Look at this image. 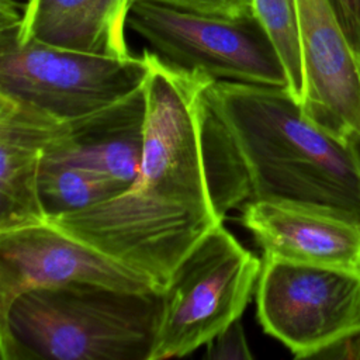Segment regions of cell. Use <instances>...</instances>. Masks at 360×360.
Instances as JSON below:
<instances>
[{
	"mask_svg": "<svg viewBox=\"0 0 360 360\" xmlns=\"http://www.w3.org/2000/svg\"><path fill=\"white\" fill-rule=\"evenodd\" d=\"M263 260L224 226L212 228L160 291L149 360L183 357L239 319L257 285Z\"/></svg>",
	"mask_w": 360,
	"mask_h": 360,
	"instance_id": "5",
	"label": "cell"
},
{
	"mask_svg": "<svg viewBox=\"0 0 360 360\" xmlns=\"http://www.w3.org/2000/svg\"><path fill=\"white\" fill-rule=\"evenodd\" d=\"M22 6L0 1V94L70 121L110 105L145 84L141 56H105L17 37Z\"/></svg>",
	"mask_w": 360,
	"mask_h": 360,
	"instance_id": "3",
	"label": "cell"
},
{
	"mask_svg": "<svg viewBox=\"0 0 360 360\" xmlns=\"http://www.w3.org/2000/svg\"><path fill=\"white\" fill-rule=\"evenodd\" d=\"M150 1L170 4L174 7L186 8L197 13L224 15V17H232V18L253 15L252 0H150Z\"/></svg>",
	"mask_w": 360,
	"mask_h": 360,
	"instance_id": "17",
	"label": "cell"
},
{
	"mask_svg": "<svg viewBox=\"0 0 360 360\" xmlns=\"http://www.w3.org/2000/svg\"><path fill=\"white\" fill-rule=\"evenodd\" d=\"M252 6L253 14L269 34L284 65L288 79V91L301 105L305 91V79L297 0H252Z\"/></svg>",
	"mask_w": 360,
	"mask_h": 360,
	"instance_id": "15",
	"label": "cell"
},
{
	"mask_svg": "<svg viewBox=\"0 0 360 360\" xmlns=\"http://www.w3.org/2000/svg\"><path fill=\"white\" fill-rule=\"evenodd\" d=\"M336 17L354 46L360 53V0H329Z\"/></svg>",
	"mask_w": 360,
	"mask_h": 360,
	"instance_id": "18",
	"label": "cell"
},
{
	"mask_svg": "<svg viewBox=\"0 0 360 360\" xmlns=\"http://www.w3.org/2000/svg\"><path fill=\"white\" fill-rule=\"evenodd\" d=\"M135 0H27L17 37L52 46L125 58L128 15Z\"/></svg>",
	"mask_w": 360,
	"mask_h": 360,
	"instance_id": "13",
	"label": "cell"
},
{
	"mask_svg": "<svg viewBox=\"0 0 360 360\" xmlns=\"http://www.w3.org/2000/svg\"><path fill=\"white\" fill-rule=\"evenodd\" d=\"M146 118L143 86L76 120L45 149L131 186L139 173Z\"/></svg>",
	"mask_w": 360,
	"mask_h": 360,
	"instance_id": "12",
	"label": "cell"
},
{
	"mask_svg": "<svg viewBox=\"0 0 360 360\" xmlns=\"http://www.w3.org/2000/svg\"><path fill=\"white\" fill-rule=\"evenodd\" d=\"M262 260L257 319L295 357H316L360 333V267Z\"/></svg>",
	"mask_w": 360,
	"mask_h": 360,
	"instance_id": "7",
	"label": "cell"
},
{
	"mask_svg": "<svg viewBox=\"0 0 360 360\" xmlns=\"http://www.w3.org/2000/svg\"><path fill=\"white\" fill-rule=\"evenodd\" d=\"M240 210L263 259L360 267L359 219L287 200H259Z\"/></svg>",
	"mask_w": 360,
	"mask_h": 360,
	"instance_id": "10",
	"label": "cell"
},
{
	"mask_svg": "<svg viewBox=\"0 0 360 360\" xmlns=\"http://www.w3.org/2000/svg\"><path fill=\"white\" fill-rule=\"evenodd\" d=\"M76 281L128 291L158 290L145 276L49 221L0 231V312L24 291Z\"/></svg>",
	"mask_w": 360,
	"mask_h": 360,
	"instance_id": "8",
	"label": "cell"
},
{
	"mask_svg": "<svg viewBox=\"0 0 360 360\" xmlns=\"http://www.w3.org/2000/svg\"><path fill=\"white\" fill-rule=\"evenodd\" d=\"M305 91L304 117L350 145L360 143V53L329 0H297Z\"/></svg>",
	"mask_w": 360,
	"mask_h": 360,
	"instance_id": "9",
	"label": "cell"
},
{
	"mask_svg": "<svg viewBox=\"0 0 360 360\" xmlns=\"http://www.w3.org/2000/svg\"><path fill=\"white\" fill-rule=\"evenodd\" d=\"M205 177L218 215L287 200L360 221V158L309 122L287 87L212 80L198 101Z\"/></svg>",
	"mask_w": 360,
	"mask_h": 360,
	"instance_id": "1",
	"label": "cell"
},
{
	"mask_svg": "<svg viewBox=\"0 0 360 360\" xmlns=\"http://www.w3.org/2000/svg\"><path fill=\"white\" fill-rule=\"evenodd\" d=\"M65 121L0 94V231L48 222L38 176L45 149Z\"/></svg>",
	"mask_w": 360,
	"mask_h": 360,
	"instance_id": "11",
	"label": "cell"
},
{
	"mask_svg": "<svg viewBox=\"0 0 360 360\" xmlns=\"http://www.w3.org/2000/svg\"><path fill=\"white\" fill-rule=\"evenodd\" d=\"M128 187L60 155L46 150L42 155L38 191L48 219L91 207Z\"/></svg>",
	"mask_w": 360,
	"mask_h": 360,
	"instance_id": "14",
	"label": "cell"
},
{
	"mask_svg": "<svg viewBox=\"0 0 360 360\" xmlns=\"http://www.w3.org/2000/svg\"><path fill=\"white\" fill-rule=\"evenodd\" d=\"M142 53L149 63L143 84V152L138 177L129 188L155 208L219 217L205 177L198 117L201 91L215 79L201 70L174 68L152 51Z\"/></svg>",
	"mask_w": 360,
	"mask_h": 360,
	"instance_id": "4",
	"label": "cell"
},
{
	"mask_svg": "<svg viewBox=\"0 0 360 360\" xmlns=\"http://www.w3.org/2000/svg\"><path fill=\"white\" fill-rule=\"evenodd\" d=\"M205 359L211 360H248L253 359L243 326L239 319L229 323L207 343Z\"/></svg>",
	"mask_w": 360,
	"mask_h": 360,
	"instance_id": "16",
	"label": "cell"
},
{
	"mask_svg": "<svg viewBox=\"0 0 360 360\" xmlns=\"http://www.w3.org/2000/svg\"><path fill=\"white\" fill-rule=\"evenodd\" d=\"M159 309L158 290L31 288L0 312L1 360H149Z\"/></svg>",
	"mask_w": 360,
	"mask_h": 360,
	"instance_id": "2",
	"label": "cell"
},
{
	"mask_svg": "<svg viewBox=\"0 0 360 360\" xmlns=\"http://www.w3.org/2000/svg\"><path fill=\"white\" fill-rule=\"evenodd\" d=\"M128 27L174 68L201 70L215 80L288 89L278 52L255 14L232 18L136 0Z\"/></svg>",
	"mask_w": 360,
	"mask_h": 360,
	"instance_id": "6",
	"label": "cell"
}]
</instances>
